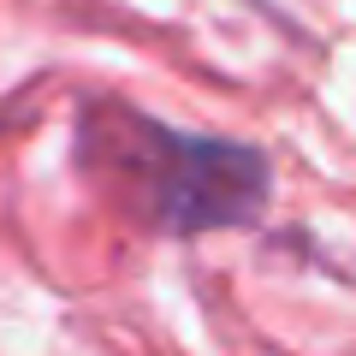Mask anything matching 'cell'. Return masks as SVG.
Segmentation results:
<instances>
[{"instance_id":"cell-1","label":"cell","mask_w":356,"mask_h":356,"mask_svg":"<svg viewBox=\"0 0 356 356\" xmlns=\"http://www.w3.org/2000/svg\"><path fill=\"white\" fill-rule=\"evenodd\" d=\"M113 119L125 131L113 149L143 184L149 220L161 232L191 238V232H220V226L255 220V208L267 196V161L250 143L172 131L143 113H113Z\"/></svg>"}]
</instances>
